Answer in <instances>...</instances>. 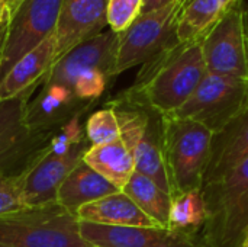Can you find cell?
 Masks as SVG:
<instances>
[{
    "mask_svg": "<svg viewBox=\"0 0 248 247\" xmlns=\"http://www.w3.org/2000/svg\"><path fill=\"white\" fill-rule=\"evenodd\" d=\"M240 1L243 0H190L179 15V42H201Z\"/></svg>",
    "mask_w": 248,
    "mask_h": 247,
    "instance_id": "19",
    "label": "cell"
},
{
    "mask_svg": "<svg viewBox=\"0 0 248 247\" xmlns=\"http://www.w3.org/2000/svg\"><path fill=\"white\" fill-rule=\"evenodd\" d=\"M61 0H20L7 12L0 41V80L26 54L55 33Z\"/></svg>",
    "mask_w": 248,
    "mask_h": 247,
    "instance_id": "7",
    "label": "cell"
},
{
    "mask_svg": "<svg viewBox=\"0 0 248 247\" xmlns=\"http://www.w3.org/2000/svg\"><path fill=\"white\" fill-rule=\"evenodd\" d=\"M109 0H61L55 28V60L108 26Z\"/></svg>",
    "mask_w": 248,
    "mask_h": 247,
    "instance_id": "14",
    "label": "cell"
},
{
    "mask_svg": "<svg viewBox=\"0 0 248 247\" xmlns=\"http://www.w3.org/2000/svg\"><path fill=\"white\" fill-rule=\"evenodd\" d=\"M206 218L205 202L201 189L180 194L173 198L169 230L196 236Z\"/></svg>",
    "mask_w": 248,
    "mask_h": 247,
    "instance_id": "22",
    "label": "cell"
},
{
    "mask_svg": "<svg viewBox=\"0 0 248 247\" xmlns=\"http://www.w3.org/2000/svg\"><path fill=\"white\" fill-rule=\"evenodd\" d=\"M86 137L92 147L109 144L121 138L116 115L109 105L89 116L86 122Z\"/></svg>",
    "mask_w": 248,
    "mask_h": 247,
    "instance_id": "23",
    "label": "cell"
},
{
    "mask_svg": "<svg viewBox=\"0 0 248 247\" xmlns=\"http://www.w3.org/2000/svg\"><path fill=\"white\" fill-rule=\"evenodd\" d=\"M23 173L0 172V215H6L25 208L23 202Z\"/></svg>",
    "mask_w": 248,
    "mask_h": 247,
    "instance_id": "26",
    "label": "cell"
},
{
    "mask_svg": "<svg viewBox=\"0 0 248 247\" xmlns=\"http://www.w3.org/2000/svg\"><path fill=\"white\" fill-rule=\"evenodd\" d=\"M142 0H109L108 3V26L115 33L126 31L141 15Z\"/></svg>",
    "mask_w": 248,
    "mask_h": 247,
    "instance_id": "25",
    "label": "cell"
},
{
    "mask_svg": "<svg viewBox=\"0 0 248 247\" xmlns=\"http://www.w3.org/2000/svg\"><path fill=\"white\" fill-rule=\"evenodd\" d=\"M6 16H7V6H6L4 0H0V23L4 22Z\"/></svg>",
    "mask_w": 248,
    "mask_h": 247,
    "instance_id": "30",
    "label": "cell"
},
{
    "mask_svg": "<svg viewBox=\"0 0 248 247\" xmlns=\"http://www.w3.org/2000/svg\"><path fill=\"white\" fill-rule=\"evenodd\" d=\"M55 60V35L22 57L0 80V100L38 89Z\"/></svg>",
    "mask_w": 248,
    "mask_h": 247,
    "instance_id": "16",
    "label": "cell"
},
{
    "mask_svg": "<svg viewBox=\"0 0 248 247\" xmlns=\"http://www.w3.org/2000/svg\"><path fill=\"white\" fill-rule=\"evenodd\" d=\"M206 73L201 42H177L142 64L134 84L121 95L160 115H170L187 102Z\"/></svg>",
    "mask_w": 248,
    "mask_h": 247,
    "instance_id": "1",
    "label": "cell"
},
{
    "mask_svg": "<svg viewBox=\"0 0 248 247\" xmlns=\"http://www.w3.org/2000/svg\"><path fill=\"white\" fill-rule=\"evenodd\" d=\"M248 160V106L212 135L203 185L215 182Z\"/></svg>",
    "mask_w": 248,
    "mask_h": 247,
    "instance_id": "15",
    "label": "cell"
},
{
    "mask_svg": "<svg viewBox=\"0 0 248 247\" xmlns=\"http://www.w3.org/2000/svg\"><path fill=\"white\" fill-rule=\"evenodd\" d=\"M80 234L92 247H202L198 236L160 227H113L80 221Z\"/></svg>",
    "mask_w": 248,
    "mask_h": 247,
    "instance_id": "13",
    "label": "cell"
},
{
    "mask_svg": "<svg viewBox=\"0 0 248 247\" xmlns=\"http://www.w3.org/2000/svg\"><path fill=\"white\" fill-rule=\"evenodd\" d=\"M116 192H119L116 186L81 162L60 185L57 202L76 215L83 205Z\"/></svg>",
    "mask_w": 248,
    "mask_h": 247,
    "instance_id": "18",
    "label": "cell"
},
{
    "mask_svg": "<svg viewBox=\"0 0 248 247\" xmlns=\"http://www.w3.org/2000/svg\"><path fill=\"white\" fill-rule=\"evenodd\" d=\"M76 215L80 221H87L100 226L158 227L122 191L83 205Z\"/></svg>",
    "mask_w": 248,
    "mask_h": 247,
    "instance_id": "17",
    "label": "cell"
},
{
    "mask_svg": "<svg viewBox=\"0 0 248 247\" xmlns=\"http://www.w3.org/2000/svg\"><path fill=\"white\" fill-rule=\"evenodd\" d=\"M240 247H248V233L246 234V237H244V240H243V243H241Z\"/></svg>",
    "mask_w": 248,
    "mask_h": 247,
    "instance_id": "34",
    "label": "cell"
},
{
    "mask_svg": "<svg viewBox=\"0 0 248 247\" xmlns=\"http://www.w3.org/2000/svg\"><path fill=\"white\" fill-rule=\"evenodd\" d=\"M83 162L119 191L126 186L135 172L134 157L121 138L109 144L90 147L84 153Z\"/></svg>",
    "mask_w": 248,
    "mask_h": 247,
    "instance_id": "20",
    "label": "cell"
},
{
    "mask_svg": "<svg viewBox=\"0 0 248 247\" xmlns=\"http://www.w3.org/2000/svg\"><path fill=\"white\" fill-rule=\"evenodd\" d=\"M109 106L116 115L121 140L134 157L135 172L170 194L163 154V115L122 95L110 100Z\"/></svg>",
    "mask_w": 248,
    "mask_h": 247,
    "instance_id": "5",
    "label": "cell"
},
{
    "mask_svg": "<svg viewBox=\"0 0 248 247\" xmlns=\"http://www.w3.org/2000/svg\"><path fill=\"white\" fill-rule=\"evenodd\" d=\"M244 38H246V61L248 71V7L244 9Z\"/></svg>",
    "mask_w": 248,
    "mask_h": 247,
    "instance_id": "29",
    "label": "cell"
},
{
    "mask_svg": "<svg viewBox=\"0 0 248 247\" xmlns=\"http://www.w3.org/2000/svg\"><path fill=\"white\" fill-rule=\"evenodd\" d=\"M4 23H6V19H4V22H1V23H0V41H1V36H3V31H4Z\"/></svg>",
    "mask_w": 248,
    "mask_h": 247,
    "instance_id": "32",
    "label": "cell"
},
{
    "mask_svg": "<svg viewBox=\"0 0 248 247\" xmlns=\"http://www.w3.org/2000/svg\"><path fill=\"white\" fill-rule=\"evenodd\" d=\"M35 90L0 100V172H25L57 131H32L28 127L26 106Z\"/></svg>",
    "mask_w": 248,
    "mask_h": 247,
    "instance_id": "9",
    "label": "cell"
},
{
    "mask_svg": "<svg viewBox=\"0 0 248 247\" xmlns=\"http://www.w3.org/2000/svg\"><path fill=\"white\" fill-rule=\"evenodd\" d=\"M177 1H179V4H180V9H182V7H185V6H186V4H187L190 0H177Z\"/></svg>",
    "mask_w": 248,
    "mask_h": 247,
    "instance_id": "33",
    "label": "cell"
},
{
    "mask_svg": "<svg viewBox=\"0 0 248 247\" xmlns=\"http://www.w3.org/2000/svg\"><path fill=\"white\" fill-rule=\"evenodd\" d=\"M81 115L83 112H78L71 116L49 137V141L46 144V150L49 153L55 156H64L71 150L74 144L86 138V127H83Z\"/></svg>",
    "mask_w": 248,
    "mask_h": 247,
    "instance_id": "24",
    "label": "cell"
},
{
    "mask_svg": "<svg viewBox=\"0 0 248 247\" xmlns=\"http://www.w3.org/2000/svg\"><path fill=\"white\" fill-rule=\"evenodd\" d=\"M19 1H20V0H4V3H6V6H7V12H10Z\"/></svg>",
    "mask_w": 248,
    "mask_h": 247,
    "instance_id": "31",
    "label": "cell"
},
{
    "mask_svg": "<svg viewBox=\"0 0 248 247\" xmlns=\"http://www.w3.org/2000/svg\"><path fill=\"white\" fill-rule=\"evenodd\" d=\"M87 137L74 144L64 156H55L45 148L23 173V202L26 207L42 205L57 201V192L70 172L83 162L84 153L90 148Z\"/></svg>",
    "mask_w": 248,
    "mask_h": 247,
    "instance_id": "12",
    "label": "cell"
},
{
    "mask_svg": "<svg viewBox=\"0 0 248 247\" xmlns=\"http://www.w3.org/2000/svg\"><path fill=\"white\" fill-rule=\"evenodd\" d=\"M118 33L108 29L76 45L60 57L48 70L41 84H58L73 92L77 77L86 70L97 68L113 77Z\"/></svg>",
    "mask_w": 248,
    "mask_h": 247,
    "instance_id": "11",
    "label": "cell"
},
{
    "mask_svg": "<svg viewBox=\"0 0 248 247\" xmlns=\"http://www.w3.org/2000/svg\"><path fill=\"white\" fill-rule=\"evenodd\" d=\"M0 247H92L80 220L57 201L0 215Z\"/></svg>",
    "mask_w": 248,
    "mask_h": 247,
    "instance_id": "4",
    "label": "cell"
},
{
    "mask_svg": "<svg viewBox=\"0 0 248 247\" xmlns=\"http://www.w3.org/2000/svg\"><path fill=\"white\" fill-rule=\"evenodd\" d=\"M173 1H177V0H142V9H141V13H148V12H153V10H157V9H161Z\"/></svg>",
    "mask_w": 248,
    "mask_h": 247,
    "instance_id": "28",
    "label": "cell"
},
{
    "mask_svg": "<svg viewBox=\"0 0 248 247\" xmlns=\"http://www.w3.org/2000/svg\"><path fill=\"white\" fill-rule=\"evenodd\" d=\"M122 192H125L158 227L169 229V217L173 201L169 192L163 191L155 182L138 172L132 173Z\"/></svg>",
    "mask_w": 248,
    "mask_h": 247,
    "instance_id": "21",
    "label": "cell"
},
{
    "mask_svg": "<svg viewBox=\"0 0 248 247\" xmlns=\"http://www.w3.org/2000/svg\"><path fill=\"white\" fill-rule=\"evenodd\" d=\"M212 135L199 122L163 115V154L171 198L202 188Z\"/></svg>",
    "mask_w": 248,
    "mask_h": 247,
    "instance_id": "3",
    "label": "cell"
},
{
    "mask_svg": "<svg viewBox=\"0 0 248 247\" xmlns=\"http://www.w3.org/2000/svg\"><path fill=\"white\" fill-rule=\"evenodd\" d=\"M244 9L243 1L235 4L201 41L208 73L248 80Z\"/></svg>",
    "mask_w": 248,
    "mask_h": 247,
    "instance_id": "10",
    "label": "cell"
},
{
    "mask_svg": "<svg viewBox=\"0 0 248 247\" xmlns=\"http://www.w3.org/2000/svg\"><path fill=\"white\" fill-rule=\"evenodd\" d=\"M180 10L179 1H173L161 9L141 13L126 31L118 33L113 76L142 66L176 45Z\"/></svg>",
    "mask_w": 248,
    "mask_h": 247,
    "instance_id": "6",
    "label": "cell"
},
{
    "mask_svg": "<svg viewBox=\"0 0 248 247\" xmlns=\"http://www.w3.org/2000/svg\"><path fill=\"white\" fill-rule=\"evenodd\" d=\"M248 106V80L206 73L187 102L170 114L219 132Z\"/></svg>",
    "mask_w": 248,
    "mask_h": 247,
    "instance_id": "8",
    "label": "cell"
},
{
    "mask_svg": "<svg viewBox=\"0 0 248 247\" xmlns=\"http://www.w3.org/2000/svg\"><path fill=\"white\" fill-rule=\"evenodd\" d=\"M109 79L110 77L102 70L97 68L86 70L77 77L73 86V93L80 102L92 105L96 99H99L105 93Z\"/></svg>",
    "mask_w": 248,
    "mask_h": 247,
    "instance_id": "27",
    "label": "cell"
},
{
    "mask_svg": "<svg viewBox=\"0 0 248 247\" xmlns=\"http://www.w3.org/2000/svg\"><path fill=\"white\" fill-rule=\"evenodd\" d=\"M206 218L198 231L202 247H240L248 233V160L201 188Z\"/></svg>",
    "mask_w": 248,
    "mask_h": 247,
    "instance_id": "2",
    "label": "cell"
}]
</instances>
